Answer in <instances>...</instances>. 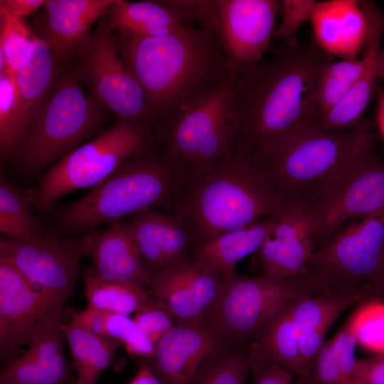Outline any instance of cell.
Wrapping results in <instances>:
<instances>
[{"mask_svg": "<svg viewBox=\"0 0 384 384\" xmlns=\"http://www.w3.org/2000/svg\"><path fill=\"white\" fill-rule=\"evenodd\" d=\"M313 207H285L262 247L252 254L256 276L289 279L304 276L316 248Z\"/></svg>", "mask_w": 384, "mask_h": 384, "instance_id": "17", "label": "cell"}, {"mask_svg": "<svg viewBox=\"0 0 384 384\" xmlns=\"http://www.w3.org/2000/svg\"><path fill=\"white\" fill-rule=\"evenodd\" d=\"M63 329L77 370L75 384H96L114 363L122 343L70 323L63 324Z\"/></svg>", "mask_w": 384, "mask_h": 384, "instance_id": "31", "label": "cell"}, {"mask_svg": "<svg viewBox=\"0 0 384 384\" xmlns=\"http://www.w3.org/2000/svg\"><path fill=\"white\" fill-rule=\"evenodd\" d=\"M289 305L262 327L249 344V348L252 360L277 363L300 378L301 357Z\"/></svg>", "mask_w": 384, "mask_h": 384, "instance_id": "30", "label": "cell"}, {"mask_svg": "<svg viewBox=\"0 0 384 384\" xmlns=\"http://www.w3.org/2000/svg\"><path fill=\"white\" fill-rule=\"evenodd\" d=\"M237 73L158 124L154 138L191 177L235 149L238 121L233 92Z\"/></svg>", "mask_w": 384, "mask_h": 384, "instance_id": "7", "label": "cell"}, {"mask_svg": "<svg viewBox=\"0 0 384 384\" xmlns=\"http://www.w3.org/2000/svg\"><path fill=\"white\" fill-rule=\"evenodd\" d=\"M61 321L11 358L0 373V384H69L71 374L66 358Z\"/></svg>", "mask_w": 384, "mask_h": 384, "instance_id": "26", "label": "cell"}, {"mask_svg": "<svg viewBox=\"0 0 384 384\" xmlns=\"http://www.w3.org/2000/svg\"><path fill=\"white\" fill-rule=\"evenodd\" d=\"M115 0H46L44 38L67 66L92 26L105 17Z\"/></svg>", "mask_w": 384, "mask_h": 384, "instance_id": "23", "label": "cell"}, {"mask_svg": "<svg viewBox=\"0 0 384 384\" xmlns=\"http://www.w3.org/2000/svg\"><path fill=\"white\" fill-rule=\"evenodd\" d=\"M375 142L371 123L363 119L340 131L306 129L245 155L270 179L285 207H311Z\"/></svg>", "mask_w": 384, "mask_h": 384, "instance_id": "4", "label": "cell"}, {"mask_svg": "<svg viewBox=\"0 0 384 384\" xmlns=\"http://www.w3.org/2000/svg\"><path fill=\"white\" fill-rule=\"evenodd\" d=\"M139 369L128 384H164L145 363L137 361Z\"/></svg>", "mask_w": 384, "mask_h": 384, "instance_id": "45", "label": "cell"}, {"mask_svg": "<svg viewBox=\"0 0 384 384\" xmlns=\"http://www.w3.org/2000/svg\"><path fill=\"white\" fill-rule=\"evenodd\" d=\"M384 259V208L317 247L304 276L322 293L370 296Z\"/></svg>", "mask_w": 384, "mask_h": 384, "instance_id": "8", "label": "cell"}, {"mask_svg": "<svg viewBox=\"0 0 384 384\" xmlns=\"http://www.w3.org/2000/svg\"><path fill=\"white\" fill-rule=\"evenodd\" d=\"M365 295L322 293L306 295L289 305L296 326L301 357L302 376L310 372L324 336L334 321L349 306L363 300Z\"/></svg>", "mask_w": 384, "mask_h": 384, "instance_id": "25", "label": "cell"}, {"mask_svg": "<svg viewBox=\"0 0 384 384\" xmlns=\"http://www.w3.org/2000/svg\"><path fill=\"white\" fill-rule=\"evenodd\" d=\"M87 232L74 238L53 232L43 238L0 242V257L10 262L38 292L63 308L73 294L81 260L86 256Z\"/></svg>", "mask_w": 384, "mask_h": 384, "instance_id": "13", "label": "cell"}, {"mask_svg": "<svg viewBox=\"0 0 384 384\" xmlns=\"http://www.w3.org/2000/svg\"><path fill=\"white\" fill-rule=\"evenodd\" d=\"M383 208L384 159L374 146L361 154L313 206L316 248L351 222Z\"/></svg>", "mask_w": 384, "mask_h": 384, "instance_id": "14", "label": "cell"}, {"mask_svg": "<svg viewBox=\"0 0 384 384\" xmlns=\"http://www.w3.org/2000/svg\"><path fill=\"white\" fill-rule=\"evenodd\" d=\"M66 67L48 42L36 36L16 78L14 146Z\"/></svg>", "mask_w": 384, "mask_h": 384, "instance_id": "24", "label": "cell"}, {"mask_svg": "<svg viewBox=\"0 0 384 384\" xmlns=\"http://www.w3.org/2000/svg\"><path fill=\"white\" fill-rule=\"evenodd\" d=\"M106 230H86V256L94 276L108 281L151 289V276L127 225L119 220Z\"/></svg>", "mask_w": 384, "mask_h": 384, "instance_id": "19", "label": "cell"}, {"mask_svg": "<svg viewBox=\"0 0 384 384\" xmlns=\"http://www.w3.org/2000/svg\"><path fill=\"white\" fill-rule=\"evenodd\" d=\"M371 295H384V259L378 277L370 288Z\"/></svg>", "mask_w": 384, "mask_h": 384, "instance_id": "47", "label": "cell"}, {"mask_svg": "<svg viewBox=\"0 0 384 384\" xmlns=\"http://www.w3.org/2000/svg\"><path fill=\"white\" fill-rule=\"evenodd\" d=\"M0 16V75L8 72L16 77L36 36L22 19H13L2 10Z\"/></svg>", "mask_w": 384, "mask_h": 384, "instance_id": "36", "label": "cell"}, {"mask_svg": "<svg viewBox=\"0 0 384 384\" xmlns=\"http://www.w3.org/2000/svg\"><path fill=\"white\" fill-rule=\"evenodd\" d=\"M233 347L204 321H177L149 357L138 358L164 384H191L209 361Z\"/></svg>", "mask_w": 384, "mask_h": 384, "instance_id": "16", "label": "cell"}, {"mask_svg": "<svg viewBox=\"0 0 384 384\" xmlns=\"http://www.w3.org/2000/svg\"><path fill=\"white\" fill-rule=\"evenodd\" d=\"M225 284L220 274L190 257L151 275V291L177 321H204Z\"/></svg>", "mask_w": 384, "mask_h": 384, "instance_id": "18", "label": "cell"}, {"mask_svg": "<svg viewBox=\"0 0 384 384\" xmlns=\"http://www.w3.org/2000/svg\"><path fill=\"white\" fill-rule=\"evenodd\" d=\"M280 12L279 0L199 1L197 21L215 36L229 68L238 73L260 62Z\"/></svg>", "mask_w": 384, "mask_h": 384, "instance_id": "12", "label": "cell"}, {"mask_svg": "<svg viewBox=\"0 0 384 384\" xmlns=\"http://www.w3.org/2000/svg\"><path fill=\"white\" fill-rule=\"evenodd\" d=\"M114 38L123 61L142 87L154 129L233 72L215 36L200 26L160 36L122 37L114 33Z\"/></svg>", "mask_w": 384, "mask_h": 384, "instance_id": "2", "label": "cell"}, {"mask_svg": "<svg viewBox=\"0 0 384 384\" xmlns=\"http://www.w3.org/2000/svg\"><path fill=\"white\" fill-rule=\"evenodd\" d=\"M33 193H27L6 178H0V231L6 238L33 240L46 237L51 232L32 213Z\"/></svg>", "mask_w": 384, "mask_h": 384, "instance_id": "32", "label": "cell"}, {"mask_svg": "<svg viewBox=\"0 0 384 384\" xmlns=\"http://www.w3.org/2000/svg\"><path fill=\"white\" fill-rule=\"evenodd\" d=\"M284 210L262 171L234 150L192 176L174 213L187 228L193 245L262 218L280 216Z\"/></svg>", "mask_w": 384, "mask_h": 384, "instance_id": "5", "label": "cell"}, {"mask_svg": "<svg viewBox=\"0 0 384 384\" xmlns=\"http://www.w3.org/2000/svg\"><path fill=\"white\" fill-rule=\"evenodd\" d=\"M84 294L87 306L129 316L152 297V292L137 286L105 280L84 271Z\"/></svg>", "mask_w": 384, "mask_h": 384, "instance_id": "33", "label": "cell"}, {"mask_svg": "<svg viewBox=\"0 0 384 384\" xmlns=\"http://www.w3.org/2000/svg\"><path fill=\"white\" fill-rule=\"evenodd\" d=\"M252 384H293V373L281 365L265 360H252Z\"/></svg>", "mask_w": 384, "mask_h": 384, "instance_id": "42", "label": "cell"}, {"mask_svg": "<svg viewBox=\"0 0 384 384\" xmlns=\"http://www.w3.org/2000/svg\"><path fill=\"white\" fill-rule=\"evenodd\" d=\"M105 111L85 92L70 64L28 121L6 161L24 177L38 176L98 133L106 122Z\"/></svg>", "mask_w": 384, "mask_h": 384, "instance_id": "6", "label": "cell"}, {"mask_svg": "<svg viewBox=\"0 0 384 384\" xmlns=\"http://www.w3.org/2000/svg\"><path fill=\"white\" fill-rule=\"evenodd\" d=\"M367 63V57L363 55L361 59L331 60L322 66L316 87L319 117L329 111L346 95L363 73Z\"/></svg>", "mask_w": 384, "mask_h": 384, "instance_id": "34", "label": "cell"}, {"mask_svg": "<svg viewBox=\"0 0 384 384\" xmlns=\"http://www.w3.org/2000/svg\"><path fill=\"white\" fill-rule=\"evenodd\" d=\"M133 319L155 347L176 324V318L170 309L154 294L135 312Z\"/></svg>", "mask_w": 384, "mask_h": 384, "instance_id": "39", "label": "cell"}, {"mask_svg": "<svg viewBox=\"0 0 384 384\" xmlns=\"http://www.w3.org/2000/svg\"><path fill=\"white\" fill-rule=\"evenodd\" d=\"M70 64L100 107L117 119L154 129L142 87L123 61L105 16L82 40Z\"/></svg>", "mask_w": 384, "mask_h": 384, "instance_id": "11", "label": "cell"}, {"mask_svg": "<svg viewBox=\"0 0 384 384\" xmlns=\"http://www.w3.org/2000/svg\"><path fill=\"white\" fill-rule=\"evenodd\" d=\"M316 2V0L281 1L282 20L275 28L272 38L283 41L289 48L300 46L298 31L306 21H309Z\"/></svg>", "mask_w": 384, "mask_h": 384, "instance_id": "40", "label": "cell"}, {"mask_svg": "<svg viewBox=\"0 0 384 384\" xmlns=\"http://www.w3.org/2000/svg\"><path fill=\"white\" fill-rule=\"evenodd\" d=\"M191 178L154 138L86 195L49 209V223L67 236L148 208L174 211Z\"/></svg>", "mask_w": 384, "mask_h": 384, "instance_id": "3", "label": "cell"}, {"mask_svg": "<svg viewBox=\"0 0 384 384\" xmlns=\"http://www.w3.org/2000/svg\"><path fill=\"white\" fill-rule=\"evenodd\" d=\"M251 363L249 346H233L207 362L191 384H245Z\"/></svg>", "mask_w": 384, "mask_h": 384, "instance_id": "35", "label": "cell"}, {"mask_svg": "<svg viewBox=\"0 0 384 384\" xmlns=\"http://www.w3.org/2000/svg\"><path fill=\"white\" fill-rule=\"evenodd\" d=\"M104 336L120 341L128 353L138 358L149 357L155 352L154 345L128 315L107 311Z\"/></svg>", "mask_w": 384, "mask_h": 384, "instance_id": "37", "label": "cell"}, {"mask_svg": "<svg viewBox=\"0 0 384 384\" xmlns=\"http://www.w3.org/2000/svg\"><path fill=\"white\" fill-rule=\"evenodd\" d=\"M62 308L36 290L18 270L0 257V357L9 361L61 321Z\"/></svg>", "mask_w": 384, "mask_h": 384, "instance_id": "15", "label": "cell"}, {"mask_svg": "<svg viewBox=\"0 0 384 384\" xmlns=\"http://www.w3.org/2000/svg\"><path fill=\"white\" fill-rule=\"evenodd\" d=\"M382 77H384V52H383L382 58Z\"/></svg>", "mask_w": 384, "mask_h": 384, "instance_id": "48", "label": "cell"}, {"mask_svg": "<svg viewBox=\"0 0 384 384\" xmlns=\"http://www.w3.org/2000/svg\"><path fill=\"white\" fill-rule=\"evenodd\" d=\"M16 78L8 72L0 75V156L6 161L14 144Z\"/></svg>", "mask_w": 384, "mask_h": 384, "instance_id": "41", "label": "cell"}, {"mask_svg": "<svg viewBox=\"0 0 384 384\" xmlns=\"http://www.w3.org/2000/svg\"><path fill=\"white\" fill-rule=\"evenodd\" d=\"M355 383L384 384V353L371 358L358 360L351 384Z\"/></svg>", "mask_w": 384, "mask_h": 384, "instance_id": "43", "label": "cell"}, {"mask_svg": "<svg viewBox=\"0 0 384 384\" xmlns=\"http://www.w3.org/2000/svg\"><path fill=\"white\" fill-rule=\"evenodd\" d=\"M46 0H1L0 10L13 19L19 20L43 7Z\"/></svg>", "mask_w": 384, "mask_h": 384, "instance_id": "44", "label": "cell"}, {"mask_svg": "<svg viewBox=\"0 0 384 384\" xmlns=\"http://www.w3.org/2000/svg\"><path fill=\"white\" fill-rule=\"evenodd\" d=\"M355 313L319 349L309 373L299 384H351L357 362Z\"/></svg>", "mask_w": 384, "mask_h": 384, "instance_id": "29", "label": "cell"}, {"mask_svg": "<svg viewBox=\"0 0 384 384\" xmlns=\"http://www.w3.org/2000/svg\"><path fill=\"white\" fill-rule=\"evenodd\" d=\"M321 294L305 277L277 279L235 274L204 322L232 346H249L279 311L306 295Z\"/></svg>", "mask_w": 384, "mask_h": 384, "instance_id": "10", "label": "cell"}, {"mask_svg": "<svg viewBox=\"0 0 384 384\" xmlns=\"http://www.w3.org/2000/svg\"><path fill=\"white\" fill-rule=\"evenodd\" d=\"M154 139L149 127L117 119L44 172L33 191L35 208L47 211L63 196L94 188Z\"/></svg>", "mask_w": 384, "mask_h": 384, "instance_id": "9", "label": "cell"}, {"mask_svg": "<svg viewBox=\"0 0 384 384\" xmlns=\"http://www.w3.org/2000/svg\"><path fill=\"white\" fill-rule=\"evenodd\" d=\"M375 93L377 96L375 120L380 134L384 140V89L379 82L377 83Z\"/></svg>", "mask_w": 384, "mask_h": 384, "instance_id": "46", "label": "cell"}, {"mask_svg": "<svg viewBox=\"0 0 384 384\" xmlns=\"http://www.w3.org/2000/svg\"><path fill=\"white\" fill-rule=\"evenodd\" d=\"M277 218H262L246 226L225 232L209 241L193 244L190 258L218 272L226 282L235 274L236 264L262 247L274 228Z\"/></svg>", "mask_w": 384, "mask_h": 384, "instance_id": "27", "label": "cell"}, {"mask_svg": "<svg viewBox=\"0 0 384 384\" xmlns=\"http://www.w3.org/2000/svg\"><path fill=\"white\" fill-rule=\"evenodd\" d=\"M105 16L122 37L165 36L190 26L168 1L115 0Z\"/></svg>", "mask_w": 384, "mask_h": 384, "instance_id": "28", "label": "cell"}, {"mask_svg": "<svg viewBox=\"0 0 384 384\" xmlns=\"http://www.w3.org/2000/svg\"><path fill=\"white\" fill-rule=\"evenodd\" d=\"M331 60L312 38L298 48L284 45L270 61L238 72L234 150L247 154L264 144L318 129L317 80L322 66Z\"/></svg>", "mask_w": 384, "mask_h": 384, "instance_id": "1", "label": "cell"}, {"mask_svg": "<svg viewBox=\"0 0 384 384\" xmlns=\"http://www.w3.org/2000/svg\"><path fill=\"white\" fill-rule=\"evenodd\" d=\"M354 311L357 343L384 353V304L372 300L363 303Z\"/></svg>", "mask_w": 384, "mask_h": 384, "instance_id": "38", "label": "cell"}, {"mask_svg": "<svg viewBox=\"0 0 384 384\" xmlns=\"http://www.w3.org/2000/svg\"><path fill=\"white\" fill-rule=\"evenodd\" d=\"M309 21L314 41L331 56L356 59L366 46L368 24L359 1H317Z\"/></svg>", "mask_w": 384, "mask_h": 384, "instance_id": "22", "label": "cell"}, {"mask_svg": "<svg viewBox=\"0 0 384 384\" xmlns=\"http://www.w3.org/2000/svg\"><path fill=\"white\" fill-rule=\"evenodd\" d=\"M368 24V41L364 51L368 63L363 73L333 108L319 117L317 127L324 132L351 128L363 119L364 112L373 95L382 73L381 38L384 32V13L371 1H360Z\"/></svg>", "mask_w": 384, "mask_h": 384, "instance_id": "20", "label": "cell"}, {"mask_svg": "<svg viewBox=\"0 0 384 384\" xmlns=\"http://www.w3.org/2000/svg\"><path fill=\"white\" fill-rule=\"evenodd\" d=\"M127 225L150 276L190 257L192 238L174 213L145 208Z\"/></svg>", "mask_w": 384, "mask_h": 384, "instance_id": "21", "label": "cell"}]
</instances>
